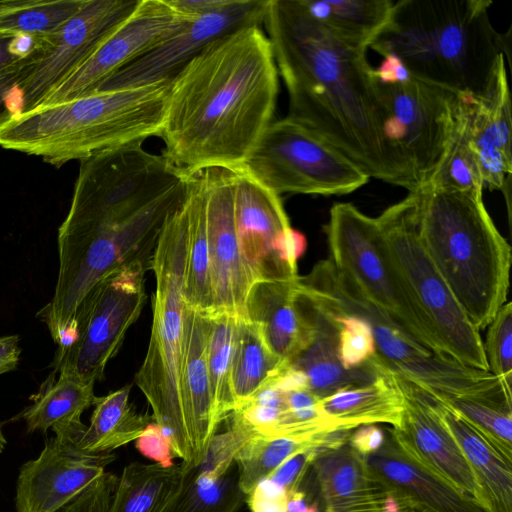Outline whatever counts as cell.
Listing matches in <instances>:
<instances>
[{
	"instance_id": "cell-10",
	"label": "cell",
	"mask_w": 512,
	"mask_h": 512,
	"mask_svg": "<svg viewBox=\"0 0 512 512\" xmlns=\"http://www.w3.org/2000/svg\"><path fill=\"white\" fill-rule=\"evenodd\" d=\"M147 270L143 264H131L108 274L90 289L77 307L71 343L56 351L53 375L88 384L103 378L108 362L141 314Z\"/></svg>"
},
{
	"instance_id": "cell-13",
	"label": "cell",
	"mask_w": 512,
	"mask_h": 512,
	"mask_svg": "<svg viewBox=\"0 0 512 512\" xmlns=\"http://www.w3.org/2000/svg\"><path fill=\"white\" fill-rule=\"evenodd\" d=\"M194 18L177 11L167 0H139L131 14L41 106L68 102L96 92L112 75Z\"/></svg>"
},
{
	"instance_id": "cell-25",
	"label": "cell",
	"mask_w": 512,
	"mask_h": 512,
	"mask_svg": "<svg viewBox=\"0 0 512 512\" xmlns=\"http://www.w3.org/2000/svg\"><path fill=\"white\" fill-rule=\"evenodd\" d=\"M339 448L316 462L327 512H382L387 488L365 457L353 448Z\"/></svg>"
},
{
	"instance_id": "cell-3",
	"label": "cell",
	"mask_w": 512,
	"mask_h": 512,
	"mask_svg": "<svg viewBox=\"0 0 512 512\" xmlns=\"http://www.w3.org/2000/svg\"><path fill=\"white\" fill-rule=\"evenodd\" d=\"M413 192L422 246L475 328H487L506 303L512 255L483 193L434 186Z\"/></svg>"
},
{
	"instance_id": "cell-22",
	"label": "cell",
	"mask_w": 512,
	"mask_h": 512,
	"mask_svg": "<svg viewBox=\"0 0 512 512\" xmlns=\"http://www.w3.org/2000/svg\"><path fill=\"white\" fill-rule=\"evenodd\" d=\"M384 486L420 512H484L471 497L404 455L394 443L365 456Z\"/></svg>"
},
{
	"instance_id": "cell-14",
	"label": "cell",
	"mask_w": 512,
	"mask_h": 512,
	"mask_svg": "<svg viewBox=\"0 0 512 512\" xmlns=\"http://www.w3.org/2000/svg\"><path fill=\"white\" fill-rule=\"evenodd\" d=\"M266 3L267 0H232L221 9L192 19L142 57L112 75L97 91L172 80L216 39L245 26H262Z\"/></svg>"
},
{
	"instance_id": "cell-26",
	"label": "cell",
	"mask_w": 512,
	"mask_h": 512,
	"mask_svg": "<svg viewBox=\"0 0 512 512\" xmlns=\"http://www.w3.org/2000/svg\"><path fill=\"white\" fill-rule=\"evenodd\" d=\"M301 292L312 310L314 334L308 345L289 364L305 375L308 389L321 399L345 386L371 380L376 373L368 364L354 370H346L342 366L338 356L336 324L302 290Z\"/></svg>"
},
{
	"instance_id": "cell-32",
	"label": "cell",
	"mask_w": 512,
	"mask_h": 512,
	"mask_svg": "<svg viewBox=\"0 0 512 512\" xmlns=\"http://www.w3.org/2000/svg\"><path fill=\"white\" fill-rule=\"evenodd\" d=\"M184 471L182 464H128L118 476L109 512H164L181 487Z\"/></svg>"
},
{
	"instance_id": "cell-4",
	"label": "cell",
	"mask_w": 512,
	"mask_h": 512,
	"mask_svg": "<svg viewBox=\"0 0 512 512\" xmlns=\"http://www.w3.org/2000/svg\"><path fill=\"white\" fill-rule=\"evenodd\" d=\"M490 0H398L392 19L370 46L399 58L411 75L463 96L484 91L504 36L492 26Z\"/></svg>"
},
{
	"instance_id": "cell-15",
	"label": "cell",
	"mask_w": 512,
	"mask_h": 512,
	"mask_svg": "<svg viewBox=\"0 0 512 512\" xmlns=\"http://www.w3.org/2000/svg\"><path fill=\"white\" fill-rule=\"evenodd\" d=\"M213 313L246 316L249 292L256 283L237 239L234 219L233 171H203ZM211 315V316H212Z\"/></svg>"
},
{
	"instance_id": "cell-46",
	"label": "cell",
	"mask_w": 512,
	"mask_h": 512,
	"mask_svg": "<svg viewBox=\"0 0 512 512\" xmlns=\"http://www.w3.org/2000/svg\"><path fill=\"white\" fill-rule=\"evenodd\" d=\"M35 39L26 36H0V71L21 60L30 52Z\"/></svg>"
},
{
	"instance_id": "cell-39",
	"label": "cell",
	"mask_w": 512,
	"mask_h": 512,
	"mask_svg": "<svg viewBox=\"0 0 512 512\" xmlns=\"http://www.w3.org/2000/svg\"><path fill=\"white\" fill-rule=\"evenodd\" d=\"M470 97H466L464 109L445 160L433 181L427 186L483 193V176L477 157L471 148L467 129Z\"/></svg>"
},
{
	"instance_id": "cell-37",
	"label": "cell",
	"mask_w": 512,
	"mask_h": 512,
	"mask_svg": "<svg viewBox=\"0 0 512 512\" xmlns=\"http://www.w3.org/2000/svg\"><path fill=\"white\" fill-rule=\"evenodd\" d=\"M423 391V390H422ZM465 419L507 460L512 462V408L507 403L426 392Z\"/></svg>"
},
{
	"instance_id": "cell-2",
	"label": "cell",
	"mask_w": 512,
	"mask_h": 512,
	"mask_svg": "<svg viewBox=\"0 0 512 512\" xmlns=\"http://www.w3.org/2000/svg\"><path fill=\"white\" fill-rule=\"evenodd\" d=\"M279 74L260 25L230 32L172 79L162 155L181 176L241 167L273 121Z\"/></svg>"
},
{
	"instance_id": "cell-20",
	"label": "cell",
	"mask_w": 512,
	"mask_h": 512,
	"mask_svg": "<svg viewBox=\"0 0 512 512\" xmlns=\"http://www.w3.org/2000/svg\"><path fill=\"white\" fill-rule=\"evenodd\" d=\"M297 282L298 279L258 281L246 303L245 318L257 326L272 352L288 363L308 345L314 334L312 310Z\"/></svg>"
},
{
	"instance_id": "cell-17",
	"label": "cell",
	"mask_w": 512,
	"mask_h": 512,
	"mask_svg": "<svg viewBox=\"0 0 512 512\" xmlns=\"http://www.w3.org/2000/svg\"><path fill=\"white\" fill-rule=\"evenodd\" d=\"M396 378L404 394V411L399 426L392 430L393 443L404 455L479 505L480 491L470 466L427 396L411 383Z\"/></svg>"
},
{
	"instance_id": "cell-5",
	"label": "cell",
	"mask_w": 512,
	"mask_h": 512,
	"mask_svg": "<svg viewBox=\"0 0 512 512\" xmlns=\"http://www.w3.org/2000/svg\"><path fill=\"white\" fill-rule=\"evenodd\" d=\"M172 80L97 91L15 116L0 146L56 168L100 151L160 136Z\"/></svg>"
},
{
	"instance_id": "cell-47",
	"label": "cell",
	"mask_w": 512,
	"mask_h": 512,
	"mask_svg": "<svg viewBox=\"0 0 512 512\" xmlns=\"http://www.w3.org/2000/svg\"><path fill=\"white\" fill-rule=\"evenodd\" d=\"M352 448L365 457L379 450L384 444V433L375 424L360 426L350 437Z\"/></svg>"
},
{
	"instance_id": "cell-35",
	"label": "cell",
	"mask_w": 512,
	"mask_h": 512,
	"mask_svg": "<svg viewBox=\"0 0 512 512\" xmlns=\"http://www.w3.org/2000/svg\"><path fill=\"white\" fill-rule=\"evenodd\" d=\"M87 0H0V35L45 37L73 17Z\"/></svg>"
},
{
	"instance_id": "cell-53",
	"label": "cell",
	"mask_w": 512,
	"mask_h": 512,
	"mask_svg": "<svg viewBox=\"0 0 512 512\" xmlns=\"http://www.w3.org/2000/svg\"><path fill=\"white\" fill-rule=\"evenodd\" d=\"M307 512H319L317 505L313 504L309 506Z\"/></svg>"
},
{
	"instance_id": "cell-12",
	"label": "cell",
	"mask_w": 512,
	"mask_h": 512,
	"mask_svg": "<svg viewBox=\"0 0 512 512\" xmlns=\"http://www.w3.org/2000/svg\"><path fill=\"white\" fill-rule=\"evenodd\" d=\"M139 0H87L53 33L35 40L17 87L18 115L40 107L131 14Z\"/></svg>"
},
{
	"instance_id": "cell-38",
	"label": "cell",
	"mask_w": 512,
	"mask_h": 512,
	"mask_svg": "<svg viewBox=\"0 0 512 512\" xmlns=\"http://www.w3.org/2000/svg\"><path fill=\"white\" fill-rule=\"evenodd\" d=\"M301 290L336 324L338 330V356L346 370L367 366L376 355L372 328L362 316L341 310L316 297L299 282Z\"/></svg>"
},
{
	"instance_id": "cell-33",
	"label": "cell",
	"mask_w": 512,
	"mask_h": 512,
	"mask_svg": "<svg viewBox=\"0 0 512 512\" xmlns=\"http://www.w3.org/2000/svg\"><path fill=\"white\" fill-rule=\"evenodd\" d=\"M305 10L341 36L367 48L389 25L393 0H300Z\"/></svg>"
},
{
	"instance_id": "cell-50",
	"label": "cell",
	"mask_w": 512,
	"mask_h": 512,
	"mask_svg": "<svg viewBox=\"0 0 512 512\" xmlns=\"http://www.w3.org/2000/svg\"><path fill=\"white\" fill-rule=\"evenodd\" d=\"M20 353L17 335L0 337V376L17 368Z\"/></svg>"
},
{
	"instance_id": "cell-54",
	"label": "cell",
	"mask_w": 512,
	"mask_h": 512,
	"mask_svg": "<svg viewBox=\"0 0 512 512\" xmlns=\"http://www.w3.org/2000/svg\"><path fill=\"white\" fill-rule=\"evenodd\" d=\"M1 36V35H0ZM4 36V35H3Z\"/></svg>"
},
{
	"instance_id": "cell-34",
	"label": "cell",
	"mask_w": 512,
	"mask_h": 512,
	"mask_svg": "<svg viewBox=\"0 0 512 512\" xmlns=\"http://www.w3.org/2000/svg\"><path fill=\"white\" fill-rule=\"evenodd\" d=\"M287 364L272 352L254 323L238 317L231 373L236 409L276 378Z\"/></svg>"
},
{
	"instance_id": "cell-1",
	"label": "cell",
	"mask_w": 512,
	"mask_h": 512,
	"mask_svg": "<svg viewBox=\"0 0 512 512\" xmlns=\"http://www.w3.org/2000/svg\"><path fill=\"white\" fill-rule=\"evenodd\" d=\"M262 26L289 99L287 116L334 146L369 177L415 190L388 142L368 48L313 18L300 0H267Z\"/></svg>"
},
{
	"instance_id": "cell-6",
	"label": "cell",
	"mask_w": 512,
	"mask_h": 512,
	"mask_svg": "<svg viewBox=\"0 0 512 512\" xmlns=\"http://www.w3.org/2000/svg\"><path fill=\"white\" fill-rule=\"evenodd\" d=\"M187 245L188 210L184 193L167 216L152 257L150 269L156 288L151 301V336L134 381L152 409L154 422L168 435L175 457L191 467L195 466V456L181 393Z\"/></svg>"
},
{
	"instance_id": "cell-11",
	"label": "cell",
	"mask_w": 512,
	"mask_h": 512,
	"mask_svg": "<svg viewBox=\"0 0 512 512\" xmlns=\"http://www.w3.org/2000/svg\"><path fill=\"white\" fill-rule=\"evenodd\" d=\"M379 88L386 138L405 162L415 190L425 187L445 160L467 96L415 77Z\"/></svg>"
},
{
	"instance_id": "cell-40",
	"label": "cell",
	"mask_w": 512,
	"mask_h": 512,
	"mask_svg": "<svg viewBox=\"0 0 512 512\" xmlns=\"http://www.w3.org/2000/svg\"><path fill=\"white\" fill-rule=\"evenodd\" d=\"M489 372L512 392V304L506 302L488 325L483 342Z\"/></svg>"
},
{
	"instance_id": "cell-29",
	"label": "cell",
	"mask_w": 512,
	"mask_h": 512,
	"mask_svg": "<svg viewBox=\"0 0 512 512\" xmlns=\"http://www.w3.org/2000/svg\"><path fill=\"white\" fill-rule=\"evenodd\" d=\"M184 468L181 487L164 512H238L246 502L235 461L204 457L198 465Z\"/></svg>"
},
{
	"instance_id": "cell-45",
	"label": "cell",
	"mask_w": 512,
	"mask_h": 512,
	"mask_svg": "<svg viewBox=\"0 0 512 512\" xmlns=\"http://www.w3.org/2000/svg\"><path fill=\"white\" fill-rule=\"evenodd\" d=\"M26 62L27 54L21 60L0 71V128L17 116V110L11 104L10 98L17 91Z\"/></svg>"
},
{
	"instance_id": "cell-30",
	"label": "cell",
	"mask_w": 512,
	"mask_h": 512,
	"mask_svg": "<svg viewBox=\"0 0 512 512\" xmlns=\"http://www.w3.org/2000/svg\"><path fill=\"white\" fill-rule=\"evenodd\" d=\"M202 171L185 177V197L188 210V245L184 297L186 304L190 308L209 317L213 313V297Z\"/></svg>"
},
{
	"instance_id": "cell-51",
	"label": "cell",
	"mask_w": 512,
	"mask_h": 512,
	"mask_svg": "<svg viewBox=\"0 0 512 512\" xmlns=\"http://www.w3.org/2000/svg\"><path fill=\"white\" fill-rule=\"evenodd\" d=\"M308 507L304 494L299 490L288 495L287 512H307Z\"/></svg>"
},
{
	"instance_id": "cell-19",
	"label": "cell",
	"mask_w": 512,
	"mask_h": 512,
	"mask_svg": "<svg viewBox=\"0 0 512 512\" xmlns=\"http://www.w3.org/2000/svg\"><path fill=\"white\" fill-rule=\"evenodd\" d=\"M467 129L484 187L508 192L506 187L512 172V112L503 54L498 57L484 91L470 97Z\"/></svg>"
},
{
	"instance_id": "cell-43",
	"label": "cell",
	"mask_w": 512,
	"mask_h": 512,
	"mask_svg": "<svg viewBox=\"0 0 512 512\" xmlns=\"http://www.w3.org/2000/svg\"><path fill=\"white\" fill-rule=\"evenodd\" d=\"M319 454L320 452L317 450L297 453L285 460L267 478L284 489L287 495H290L298 490V484L307 465L314 462Z\"/></svg>"
},
{
	"instance_id": "cell-41",
	"label": "cell",
	"mask_w": 512,
	"mask_h": 512,
	"mask_svg": "<svg viewBox=\"0 0 512 512\" xmlns=\"http://www.w3.org/2000/svg\"><path fill=\"white\" fill-rule=\"evenodd\" d=\"M118 476L104 472L55 512H109Z\"/></svg>"
},
{
	"instance_id": "cell-9",
	"label": "cell",
	"mask_w": 512,
	"mask_h": 512,
	"mask_svg": "<svg viewBox=\"0 0 512 512\" xmlns=\"http://www.w3.org/2000/svg\"><path fill=\"white\" fill-rule=\"evenodd\" d=\"M241 167L278 195H344L370 179L354 161L289 116L270 123Z\"/></svg>"
},
{
	"instance_id": "cell-42",
	"label": "cell",
	"mask_w": 512,
	"mask_h": 512,
	"mask_svg": "<svg viewBox=\"0 0 512 512\" xmlns=\"http://www.w3.org/2000/svg\"><path fill=\"white\" fill-rule=\"evenodd\" d=\"M135 447L142 456L164 467L175 465L170 439L155 422L149 424L135 440Z\"/></svg>"
},
{
	"instance_id": "cell-36",
	"label": "cell",
	"mask_w": 512,
	"mask_h": 512,
	"mask_svg": "<svg viewBox=\"0 0 512 512\" xmlns=\"http://www.w3.org/2000/svg\"><path fill=\"white\" fill-rule=\"evenodd\" d=\"M209 319L207 365L215 415L221 424L236 409L231 373L238 317L219 313Z\"/></svg>"
},
{
	"instance_id": "cell-52",
	"label": "cell",
	"mask_w": 512,
	"mask_h": 512,
	"mask_svg": "<svg viewBox=\"0 0 512 512\" xmlns=\"http://www.w3.org/2000/svg\"><path fill=\"white\" fill-rule=\"evenodd\" d=\"M6 443H7V441H6V439H5L4 435H3L2 429L0 427V453L3 452V450H4L5 446H6Z\"/></svg>"
},
{
	"instance_id": "cell-24",
	"label": "cell",
	"mask_w": 512,
	"mask_h": 512,
	"mask_svg": "<svg viewBox=\"0 0 512 512\" xmlns=\"http://www.w3.org/2000/svg\"><path fill=\"white\" fill-rule=\"evenodd\" d=\"M423 393L467 460L480 491L481 509L484 512H512V462L457 412Z\"/></svg>"
},
{
	"instance_id": "cell-28",
	"label": "cell",
	"mask_w": 512,
	"mask_h": 512,
	"mask_svg": "<svg viewBox=\"0 0 512 512\" xmlns=\"http://www.w3.org/2000/svg\"><path fill=\"white\" fill-rule=\"evenodd\" d=\"M347 431L324 432L316 435L252 434L234 457L241 491L247 496L289 457L308 450L328 451L345 442Z\"/></svg>"
},
{
	"instance_id": "cell-23",
	"label": "cell",
	"mask_w": 512,
	"mask_h": 512,
	"mask_svg": "<svg viewBox=\"0 0 512 512\" xmlns=\"http://www.w3.org/2000/svg\"><path fill=\"white\" fill-rule=\"evenodd\" d=\"M369 366L376 373L371 380L345 386L320 399V408L331 431H350L377 423L399 426L404 411L401 386L393 373Z\"/></svg>"
},
{
	"instance_id": "cell-49",
	"label": "cell",
	"mask_w": 512,
	"mask_h": 512,
	"mask_svg": "<svg viewBox=\"0 0 512 512\" xmlns=\"http://www.w3.org/2000/svg\"><path fill=\"white\" fill-rule=\"evenodd\" d=\"M177 11L191 17L216 11L231 3L232 0H167Z\"/></svg>"
},
{
	"instance_id": "cell-8",
	"label": "cell",
	"mask_w": 512,
	"mask_h": 512,
	"mask_svg": "<svg viewBox=\"0 0 512 512\" xmlns=\"http://www.w3.org/2000/svg\"><path fill=\"white\" fill-rule=\"evenodd\" d=\"M389 258L449 358L489 371L483 340L418 237L413 191L376 217Z\"/></svg>"
},
{
	"instance_id": "cell-48",
	"label": "cell",
	"mask_w": 512,
	"mask_h": 512,
	"mask_svg": "<svg viewBox=\"0 0 512 512\" xmlns=\"http://www.w3.org/2000/svg\"><path fill=\"white\" fill-rule=\"evenodd\" d=\"M374 75L379 84L403 83L413 77L403 62L392 55L383 57L380 66L374 69Z\"/></svg>"
},
{
	"instance_id": "cell-18",
	"label": "cell",
	"mask_w": 512,
	"mask_h": 512,
	"mask_svg": "<svg viewBox=\"0 0 512 512\" xmlns=\"http://www.w3.org/2000/svg\"><path fill=\"white\" fill-rule=\"evenodd\" d=\"M233 171L234 219L243 258L255 281L298 279L278 260L276 246L291 227L280 195L269 190L242 167Z\"/></svg>"
},
{
	"instance_id": "cell-21",
	"label": "cell",
	"mask_w": 512,
	"mask_h": 512,
	"mask_svg": "<svg viewBox=\"0 0 512 512\" xmlns=\"http://www.w3.org/2000/svg\"><path fill=\"white\" fill-rule=\"evenodd\" d=\"M210 319L188 305L184 320L181 393L195 466L204 458L220 424L215 415L207 365Z\"/></svg>"
},
{
	"instance_id": "cell-44",
	"label": "cell",
	"mask_w": 512,
	"mask_h": 512,
	"mask_svg": "<svg viewBox=\"0 0 512 512\" xmlns=\"http://www.w3.org/2000/svg\"><path fill=\"white\" fill-rule=\"evenodd\" d=\"M288 495L269 478L260 481L246 496L251 512H287Z\"/></svg>"
},
{
	"instance_id": "cell-16",
	"label": "cell",
	"mask_w": 512,
	"mask_h": 512,
	"mask_svg": "<svg viewBox=\"0 0 512 512\" xmlns=\"http://www.w3.org/2000/svg\"><path fill=\"white\" fill-rule=\"evenodd\" d=\"M116 459L113 453L88 454L53 437L34 460L25 462L16 483V512H55L99 478Z\"/></svg>"
},
{
	"instance_id": "cell-31",
	"label": "cell",
	"mask_w": 512,
	"mask_h": 512,
	"mask_svg": "<svg viewBox=\"0 0 512 512\" xmlns=\"http://www.w3.org/2000/svg\"><path fill=\"white\" fill-rule=\"evenodd\" d=\"M131 385L97 397L90 424L76 442L88 454L112 453L135 441L154 422L152 415L140 414L129 403Z\"/></svg>"
},
{
	"instance_id": "cell-27",
	"label": "cell",
	"mask_w": 512,
	"mask_h": 512,
	"mask_svg": "<svg viewBox=\"0 0 512 512\" xmlns=\"http://www.w3.org/2000/svg\"><path fill=\"white\" fill-rule=\"evenodd\" d=\"M93 388L94 384L66 376L47 381L33 404L22 413L27 432L46 433L51 428L56 438L76 444L86 428L81 415L97 398Z\"/></svg>"
},
{
	"instance_id": "cell-7",
	"label": "cell",
	"mask_w": 512,
	"mask_h": 512,
	"mask_svg": "<svg viewBox=\"0 0 512 512\" xmlns=\"http://www.w3.org/2000/svg\"><path fill=\"white\" fill-rule=\"evenodd\" d=\"M324 232L336 274L422 347L449 358L394 268L376 217L336 203Z\"/></svg>"
}]
</instances>
